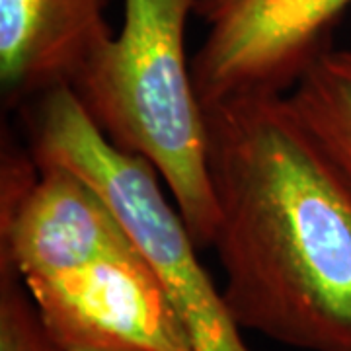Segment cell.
Masks as SVG:
<instances>
[{
    "label": "cell",
    "mask_w": 351,
    "mask_h": 351,
    "mask_svg": "<svg viewBox=\"0 0 351 351\" xmlns=\"http://www.w3.org/2000/svg\"><path fill=\"white\" fill-rule=\"evenodd\" d=\"M112 0H0V92L8 110L71 86L113 38Z\"/></svg>",
    "instance_id": "8992f818"
},
{
    "label": "cell",
    "mask_w": 351,
    "mask_h": 351,
    "mask_svg": "<svg viewBox=\"0 0 351 351\" xmlns=\"http://www.w3.org/2000/svg\"><path fill=\"white\" fill-rule=\"evenodd\" d=\"M39 178L0 213V262L12 263L64 351H193L156 269L112 205L80 176Z\"/></svg>",
    "instance_id": "7a4b0ae2"
},
{
    "label": "cell",
    "mask_w": 351,
    "mask_h": 351,
    "mask_svg": "<svg viewBox=\"0 0 351 351\" xmlns=\"http://www.w3.org/2000/svg\"><path fill=\"white\" fill-rule=\"evenodd\" d=\"M0 351H64L47 332L12 263L0 262Z\"/></svg>",
    "instance_id": "ba28073f"
},
{
    "label": "cell",
    "mask_w": 351,
    "mask_h": 351,
    "mask_svg": "<svg viewBox=\"0 0 351 351\" xmlns=\"http://www.w3.org/2000/svg\"><path fill=\"white\" fill-rule=\"evenodd\" d=\"M287 96L351 184V49L330 45Z\"/></svg>",
    "instance_id": "52a82bcc"
},
{
    "label": "cell",
    "mask_w": 351,
    "mask_h": 351,
    "mask_svg": "<svg viewBox=\"0 0 351 351\" xmlns=\"http://www.w3.org/2000/svg\"><path fill=\"white\" fill-rule=\"evenodd\" d=\"M199 0H123V24L71 88L119 151L158 172L195 244L213 246L217 207L209 135L186 29Z\"/></svg>",
    "instance_id": "3957f363"
},
{
    "label": "cell",
    "mask_w": 351,
    "mask_h": 351,
    "mask_svg": "<svg viewBox=\"0 0 351 351\" xmlns=\"http://www.w3.org/2000/svg\"><path fill=\"white\" fill-rule=\"evenodd\" d=\"M213 248L242 330L351 351V184L289 96L205 108Z\"/></svg>",
    "instance_id": "6da1fadb"
},
{
    "label": "cell",
    "mask_w": 351,
    "mask_h": 351,
    "mask_svg": "<svg viewBox=\"0 0 351 351\" xmlns=\"http://www.w3.org/2000/svg\"><path fill=\"white\" fill-rule=\"evenodd\" d=\"M18 112L38 166H61L80 176L123 221L160 277L193 351H252L151 164L113 147L66 84L51 88Z\"/></svg>",
    "instance_id": "277c9868"
},
{
    "label": "cell",
    "mask_w": 351,
    "mask_h": 351,
    "mask_svg": "<svg viewBox=\"0 0 351 351\" xmlns=\"http://www.w3.org/2000/svg\"><path fill=\"white\" fill-rule=\"evenodd\" d=\"M351 0H199L205 38L191 57L203 108L248 94L287 96L332 45Z\"/></svg>",
    "instance_id": "5b68a950"
}]
</instances>
